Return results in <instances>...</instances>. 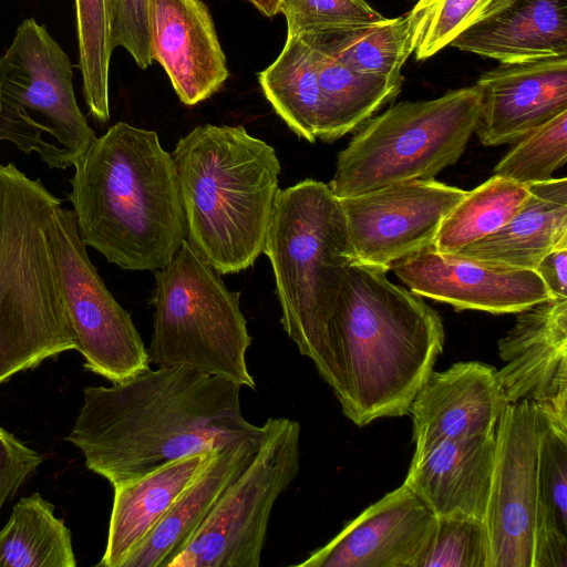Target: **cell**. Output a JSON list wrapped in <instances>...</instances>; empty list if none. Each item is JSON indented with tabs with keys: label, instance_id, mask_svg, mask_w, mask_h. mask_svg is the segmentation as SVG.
Here are the masks:
<instances>
[{
	"label": "cell",
	"instance_id": "obj_1",
	"mask_svg": "<svg viewBox=\"0 0 567 567\" xmlns=\"http://www.w3.org/2000/svg\"><path fill=\"white\" fill-rule=\"evenodd\" d=\"M239 384L188 367L151 368L89 386L66 441L112 486L181 457L261 432L246 420Z\"/></svg>",
	"mask_w": 567,
	"mask_h": 567
},
{
	"label": "cell",
	"instance_id": "obj_2",
	"mask_svg": "<svg viewBox=\"0 0 567 567\" xmlns=\"http://www.w3.org/2000/svg\"><path fill=\"white\" fill-rule=\"evenodd\" d=\"M386 271L352 261L331 317L303 354L358 426L408 414L444 347L439 313Z\"/></svg>",
	"mask_w": 567,
	"mask_h": 567
},
{
	"label": "cell",
	"instance_id": "obj_3",
	"mask_svg": "<svg viewBox=\"0 0 567 567\" xmlns=\"http://www.w3.org/2000/svg\"><path fill=\"white\" fill-rule=\"evenodd\" d=\"M70 179L80 236L124 270L165 267L187 236L172 154L124 122L96 137Z\"/></svg>",
	"mask_w": 567,
	"mask_h": 567
},
{
	"label": "cell",
	"instance_id": "obj_4",
	"mask_svg": "<svg viewBox=\"0 0 567 567\" xmlns=\"http://www.w3.org/2000/svg\"><path fill=\"white\" fill-rule=\"evenodd\" d=\"M189 246L219 275L248 269L264 245L280 162L243 125L196 126L172 153Z\"/></svg>",
	"mask_w": 567,
	"mask_h": 567
},
{
	"label": "cell",
	"instance_id": "obj_5",
	"mask_svg": "<svg viewBox=\"0 0 567 567\" xmlns=\"http://www.w3.org/2000/svg\"><path fill=\"white\" fill-rule=\"evenodd\" d=\"M60 205L40 178L0 164V384L76 350L49 236Z\"/></svg>",
	"mask_w": 567,
	"mask_h": 567
},
{
	"label": "cell",
	"instance_id": "obj_6",
	"mask_svg": "<svg viewBox=\"0 0 567 567\" xmlns=\"http://www.w3.org/2000/svg\"><path fill=\"white\" fill-rule=\"evenodd\" d=\"M264 254L272 266L281 324L301 355L320 336L355 260L339 199L311 178L279 189Z\"/></svg>",
	"mask_w": 567,
	"mask_h": 567
},
{
	"label": "cell",
	"instance_id": "obj_7",
	"mask_svg": "<svg viewBox=\"0 0 567 567\" xmlns=\"http://www.w3.org/2000/svg\"><path fill=\"white\" fill-rule=\"evenodd\" d=\"M154 271L150 362L188 367L255 390L240 292L229 290L186 239L171 261Z\"/></svg>",
	"mask_w": 567,
	"mask_h": 567
},
{
	"label": "cell",
	"instance_id": "obj_8",
	"mask_svg": "<svg viewBox=\"0 0 567 567\" xmlns=\"http://www.w3.org/2000/svg\"><path fill=\"white\" fill-rule=\"evenodd\" d=\"M480 109L476 85L401 102L370 120L337 157L328 184L337 198L413 179H432L462 156Z\"/></svg>",
	"mask_w": 567,
	"mask_h": 567
},
{
	"label": "cell",
	"instance_id": "obj_9",
	"mask_svg": "<svg viewBox=\"0 0 567 567\" xmlns=\"http://www.w3.org/2000/svg\"><path fill=\"white\" fill-rule=\"evenodd\" d=\"M95 138L75 99L68 54L45 25L23 20L0 56V143L64 169Z\"/></svg>",
	"mask_w": 567,
	"mask_h": 567
},
{
	"label": "cell",
	"instance_id": "obj_10",
	"mask_svg": "<svg viewBox=\"0 0 567 567\" xmlns=\"http://www.w3.org/2000/svg\"><path fill=\"white\" fill-rule=\"evenodd\" d=\"M257 450L168 567H259L269 519L300 467V424L268 417Z\"/></svg>",
	"mask_w": 567,
	"mask_h": 567
},
{
	"label": "cell",
	"instance_id": "obj_11",
	"mask_svg": "<svg viewBox=\"0 0 567 567\" xmlns=\"http://www.w3.org/2000/svg\"><path fill=\"white\" fill-rule=\"evenodd\" d=\"M49 236L64 308L84 367L112 383L148 370L147 348L131 315L91 262L73 209L55 208Z\"/></svg>",
	"mask_w": 567,
	"mask_h": 567
},
{
	"label": "cell",
	"instance_id": "obj_12",
	"mask_svg": "<svg viewBox=\"0 0 567 567\" xmlns=\"http://www.w3.org/2000/svg\"><path fill=\"white\" fill-rule=\"evenodd\" d=\"M543 419L527 401L505 406L483 523L488 567H532L536 516V461Z\"/></svg>",
	"mask_w": 567,
	"mask_h": 567
},
{
	"label": "cell",
	"instance_id": "obj_13",
	"mask_svg": "<svg viewBox=\"0 0 567 567\" xmlns=\"http://www.w3.org/2000/svg\"><path fill=\"white\" fill-rule=\"evenodd\" d=\"M466 194L432 178L338 198L355 260L389 270L395 261L433 245L444 218Z\"/></svg>",
	"mask_w": 567,
	"mask_h": 567
},
{
	"label": "cell",
	"instance_id": "obj_14",
	"mask_svg": "<svg viewBox=\"0 0 567 567\" xmlns=\"http://www.w3.org/2000/svg\"><path fill=\"white\" fill-rule=\"evenodd\" d=\"M497 348L506 403L527 401L549 426L567 433V298L549 297L518 311Z\"/></svg>",
	"mask_w": 567,
	"mask_h": 567
},
{
	"label": "cell",
	"instance_id": "obj_15",
	"mask_svg": "<svg viewBox=\"0 0 567 567\" xmlns=\"http://www.w3.org/2000/svg\"><path fill=\"white\" fill-rule=\"evenodd\" d=\"M389 270L413 293L457 311L517 313L550 297L535 270L494 266L437 251L433 245L395 261Z\"/></svg>",
	"mask_w": 567,
	"mask_h": 567
},
{
	"label": "cell",
	"instance_id": "obj_16",
	"mask_svg": "<svg viewBox=\"0 0 567 567\" xmlns=\"http://www.w3.org/2000/svg\"><path fill=\"white\" fill-rule=\"evenodd\" d=\"M480 109L474 133L482 144H513L567 111V54L501 63L475 84Z\"/></svg>",
	"mask_w": 567,
	"mask_h": 567
},
{
	"label": "cell",
	"instance_id": "obj_17",
	"mask_svg": "<svg viewBox=\"0 0 567 567\" xmlns=\"http://www.w3.org/2000/svg\"><path fill=\"white\" fill-rule=\"evenodd\" d=\"M435 515L404 483L349 522L299 567H413Z\"/></svg>",
	"mask_w": 567,
	"mask_h": 567
},
{
	"label": "cell",
	"instance_id": "obj_18",
	"mask_svg": "<svg viewBox=\"0 0 567 567\" xmlns=\"http://www.w3.org/2000/svg\"><path fill=\"white\" fill-rule=\"evenodd\" d=\"M496 371L489 364L468 361L430 373L409 411L415 444L412 461L443 441L496 431L507 405Z\"/></svg>",
	"mask_w": 567,
	"mask_h": 567
},
{
	"label": "cell",
	"instance_id": "obj_19",
	"mask_svg": "<svg viewBox=\"0 0 567 567\" xmlns=\"http://www.w3.org/2000/svg\"><path fill=\"white\" fill-rule=\"evenodd\" d=\"M150 32L152 60L185 105L209 99L228 79L225 53L202 0H151Z\"/></svg>",
	"mask_w": 567,
	"mask_h": 567
},
{
	"label": "cell",
	"instance_id": "obj_20",
	"mask_svg": "<svg viewBox=\"0 0 567 567\" xmlns=\"http://www.w3.org/2000/svg\"><path fill=\"white\" fill-rule=\"evenodd\" d=\"M496 447V431L446 440L411 461L404 484L435 516L483 519Z\"/></svg>",
	"mask_w": 567,
	"mask_h": 567
},
{
	"label": "cell",
	"instance_id": "obj_21",
	"mask_svg": "<svg viewBox=\"0 0 567 567\" xmlns=\"http://www.w3.org/2000/svg\"><path fill=\"white\" fill-rule=\"evenodd\" d=\"M216 450L181 457L113 486L107 542L97 566L123 567L208 466Z\"/></svg>",
	"mask_w": 567,
	"mask_h": 567
},
{
	"label": "cell",
	"instance_id": "obj_22",
	"mask_svg": "<svg viewBox=\"0 0 567 567\" xmlns=\"http://www.w3.org/2000/svg\"><path fill=\"white\" fill-rule=\"evenodd\" d=\"M260 435L261 432L238 437L218 447L208 466L123 567H168L205 522L226 487L251 460Z\"/></svg>",
	"mask_w": 567,
	"mask_h": 567
},
{
	"label": "cell",
	"instance_id": "obj_23",
	"mask_svg": "<svg viewBox=\"0 0 567 567\" xmlns=\"http://www.w3.org/2000/svg\"><path fill=\"white\" fill-rule=\"evenodd\" d=\"M501 63L567 54V0H512L450 44Z\"/></svg>",
	"mask_w": 567,
	"mask_h": 567
},
{
	"label": "cell",
	"instance_id": "obj_24",
	"mask_svg": "<svg viewBox=\"0 0 567 567\" xmlns=\"http://www.w3.org/2000/svg\"><path fill=\"white\" fill-rule=\"evenodd\" d=\"M528 188V198L504 226L455 254L494 266L535 270L545 255L567 245V179L550 178Z\"/></svg>",
	"mask_w": 567,
	"mask_h": 567
},
{
	"label": "cell",
	"instance_id": "obj_25",
	"mask_svg": "<svg viewBox=\"0 0 567 567\" xmlns=\"http://www.w3.org/2000/svg\"><path fill=\"white\" fill-rule=\"evenodd\" d=\"M311 49L320 96L317 138L323 142L358 128L401 90L402 81L357 72L328 53Z\"/></svg>",
	"mask_w": 567,
	"mask_h": 567
},
{
	"label": "cell",
	"instance_id": "obj_26",
	"mask_svg": "<svg viewBox=\"0 0 567 567\" xmlns=\"http://www.w3.org/2000/svg\"><path fill=\"white\" fill-rule=\"evenodd\" d=\"M532 567H567V433L544 420L536 461Z\"/></svg>",
	"mask_w": 567,
	"mask_h": 567
},
{
	"label": "cell",
	"instance_id": "obj_27",
	"mask_svg": "<svg viewBox=\"0 0 567 567\" xmlns=\"http://www.w3.org/2000/svg\"><path fill=\"white\" fill-rule=\"evenodd\" d=\"M296 35L357 72L398 81H402L401 69L413 53L406 16Z\"/></svg>",
	"mask_w": 567,
	"mask_h": 567
},
{
	"label": "cell",
	"instance_id": "obj_28",
	"mask_svg": "<svg viewBox=\"0 0 567 567\" xmlns=\"http://www.w3.org/2000/svg\"><path fill=\"white\" fill-rule=\"evenodd\" d=\"M276 114L299 137L315 143L319 117V85L313 51L299 35L287 37L276 60L258 73Z\"/></svg>",
	"mask_w": 567,
	"mask_h": 567
},
{
	"label": "cell",
	"instance_id": "obj_29",
	"mask_svg": "<svg viewBox=\"0 0 567 567\" xmlns=\"http://www.w3.org/2000/svg\"><path fill=\"white\" fill-rule=\"evenodd\" d=\"M71 530L54 506L34 493L22 497L0 530V567H75Z\"/></svg>",
	"mask_w": 567,
	"mask_h": 567
},
{
	"label": "cell",
	"instance_id": "obj_30",
	"mask_svg": "<svg viewBox=\"0 0 567 567\" xmlns=\"http://www.w3.org/2000/svg\"><path fill=\"white\" fill-rule=\"evenodd\" d=\"M529 196L528 185L493 175L467 190L440 226L434 248L455 254L504 226Z\"/></svg>",
	"mask_w": 567,
	"mask_h": 567
},
{
	"label": "cell",
	"instance_id": "obj_31",
	"mask_svg": "<svg viewBox=\"0 0 567 567\" xmlns=\"http://www.w3.org/2000/svg\"><path fill=\"white\" fill-rule=\"evenodd\" d=\"M79 69L91 115L110 120L109 72L113 50V0H75Z\"/></svg>",
	"mask_w": 567,
	"mask_h": 567
},
{
	"label": "cell",
	"instance_id": "obj_32",
	"mask_svg": "<svg viewBox=\"0 0 567 567\" xmlns=\"http://www.w3.org/2000/svg\"><path fill=\"white\" fill-rule=\"evenodd\" d=\"M512 0H419L406 16L417 60L435 55L472 25L506 8Z\"/></svg>",
	"mask_w": 567,
	"mask_h": 567
},
{
	"label": "cell",
	"instance_id": "obj_33",
	"mask_svg": "<svg viewBox=\"0 0 567 567\" xmlns=\"http://www.w3.org/2000/svg\"><path fill=\"white\" fill-rule=\"evenodd\" d=\"M567 159V111L513 143L494 175L530 185L553 178Z\"/></svg>",
	"mask_w": 567,
	"mask_h": 567
},
{
	"label": "cell",
	"instance_id": "obj_34",
	"mask_svg": "<svg viewBox=\"0 0 567 567\" xmlns=\"http://www.w3.org/2000/svg\"><path fill=\"white\" fill-rule=\"evenodd\" d=\"M413 567H488V539L483 519L435 516Z\"/></svg>",
	"mask_w": 567,
	"mask_h": 567
},
{
	"label": "cell",
	"instance_id": "obj_35",
	"mask_svg": "<svg viewBox=\"0 0 567 567\" xmlns=\"http://www.w3.org/2000/svg\"><path fill=\"white\" fill-rule=\"evenodd\" d=\"M287 37L305 31L371 24L385 19L365 0H280Z\"/></svg>",
	"mask_w": 567,
	"mask_h": 567
},
{
	"label": "cell",
	"instance_id": "obj_36",
	"mask_svg": "<svg viewBox=\"0 0 567 567\" xmlns=\"http://www.w3.org/2000/svg\"><path fill=\"white\" fill-rule=\"evenodd\" d=\"M151 0H113L114 45L123 47L141 69L152 63L150 32Z\"/></svg>",
	"mask_w": 567,
	"mask_h": 567
},
{
	"label": "cell",
	"instance_id": "obj_37",
	"mask_svg": "<svg viewBox=\"0 0 567 567\" xmlns=\"http://www.w3.org/2000/svg\"><path fill=\"white\" fill-rule=\"evenodd\" d=\"M43 457L0 426V511Z\"/></svg>",
	"mask_w": 567,
	"mask_h": 567
},
{
	"label": "cell",
	"instance_id": "obj_38",
	"mask_svg": "<svg viewBox=\"0 0 567 567\" xmlns=\"http://www.w3.org/2000/svg\"><path fill=\"white\" fill-rule=\"evenodd\" d=\"M535 271L550 297L567 298V245L556 247L545 255Z\"/></svg>",
	"mask_w": 567,
	"mask_h": 567
},
{
	"label": "cell",
	"instance_id": "obj_39",
	"mask_svg": "<svg viewBox=\"0 0 567 567\" xmlns=\"http://www.w3.org/2000/svg\"><path fill=\"white\" fill-rule=\"evenodd\" d=\"M251 3L265 17L271 18L278 13L280 0H246Z\"/></svg>",
	"mask_w": 567,
	"mask_h": 567
}]
</instances>
